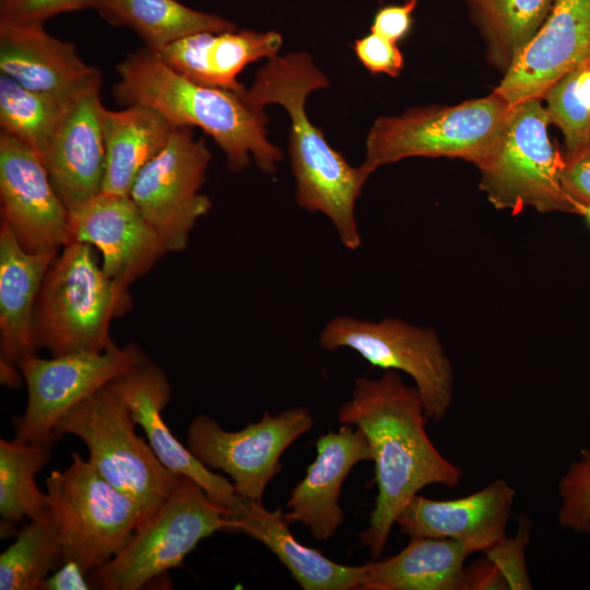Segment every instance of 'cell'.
<instances>
[{"label": "cell", "instance_id": "6da1fadb", "mask_svg": "<svg viewBox=\"0 0 590 590\" xmlns=\"http://www.w3.org/2000/svg\"><path fill=\"white\" fill-rule=\"evenodd\" d=\"M338 417L342 425L358 427L371 449L378 492L368 527L358 539L377 558L406 503L428 485L456 487L463 472L433 444L417 389L396 370L376 379L357 378Z\"/></svg>", "mask_w": 590, "mask_h": 590}, {"label": "cell", "instance_id": "7a4b0ae2", "mask_svg": "<svg viewBox=\"0 0 590 590\" xmlns=\"http://www.w3.org/2000/svg\"><path fill=\"white\" fill-rule=\"evenodd\" d=\"M329 80L306 52L274 57L241 93L252 106H282L291 119L288 153L295 179L296 201L309 212H319L332 223L341 244L356 250L362 243L355 206L369 177L352 166L327 141L306 114L307 96L327 87Z\"/></svg>", "mask_w": 590, "mask_h": 590}, {"label": "cell", "instance_id": "3957f363", "mask_svg": "<svg viewBox=\"0 0 590 590\" xmlns=\"http://www.w3.org/2000/svg\"><path fill=\"white\" fill-rule=\"evenodd\" d=\"M117 72L113 93L118 104L149 106L173 126L202 129L232 172L246 169L251 160L266 174L276 172L283 153L268 140V116L245 99V88L237 93L191 81L148 47L129 55Z\"/></svg>", "mask_w": 590, "mask_h": 590}, {"label": "cell", "instance_id": "277c9868", "mask_svg": "<svg viewBox=\"0 0 590 590\" xmlns=\"http://www.w3.org/2000/svg\"><path fill=\"white\" fill-rule=\"evenodd\" d=\"M133 306L129 288L109 279L94 249L71 241L59 250L43 281L34 311V339L51 355L104 352L115 318Z\"/></svg>", "mask_w": 590, "mask_h": 590}, {"label": "cell", "instance_id": "5b68a950", "mask_svg": "<svg viewBox=\"0 0 590 590\" xmlns=\"http://www.w3.org/2000/svg\"><path fill=\"white\" fill-rule=\"evenodd\" d=\"M509 104L495 91L452 106H428L376 119L366 138L361 167H379L408 157L460 158L481 166L500 137Z\"/></svg>", "mask_w": 590, "mask_h": 590}, {"label": "cell", "instance_id": "8992f818", "mask_svg": "<svg viewBox=\"0 0 590 590\" xmlns=\"http://www.w3.org/2000/svg\"><path fill=\"white\" fill-rule=\"evenodd\" d=\"M234 512L214 503L192 479L181 475L161 507L113 559L88 574L92 589L139 590L180 567L199 542L234 530Z\"/></svg>", "mask_w": 590, "mask_h": 590}, {"label": "cell", "instance_id": "52a82bcc", "mask_svg": "<svg viewBox=\"0 0 590 590\" xmlns=\"http://www.w3.org/2000/svg\"><path fill=\"white\" fill-rule=\"evenodd\" d=\"M137 425L129 408L106 386L68 411L55 435L80 438L88 450L90 463L140 506L144 523L181 475L158 460L150 444L137 435Z\"/></svg>", "mask_w": 590, "mask_h": 590}, {"label": "cell", "instance_id": "ba28073f", "mask_svg": "<svg viewBox=\"0 0 590 590\" xmlns=\"http://www.w3.org/2000/svg\"><path fill=\"white\" fill-rule=\"evenodd\" d=\"M45 484L64 563L74 560L87 574L117 556L143 523L140 506L78 452Z\"/></svg>", "mask_w": 590, "mask_h": 590}, {"label": "cell", "instance_id": "9c48e42d", "mask_svg": "<svg viewBox=\"0 0 590 590\" xmlns=\"http://www.w3.org/2000/svg\"><path fill=\"white\" fill-rule=\"evenodd\" d=\"M550 123L540 98L510 107L495 149L477 167L480 188L496 209L585 214L560 185L563 152L550 140Z\"/></svg>", "mask_w": 590, "mask_h": 590}, {"label": "cell", "instance_id": "30bf717a", "mask_svg": "<svg viewBox=\"0 0 590 590\" xmlns=\"http://www.w3.org/2000/svg\"><path fill=\"white\" fill-rule=\"evenodd\" d=\"M327 351L350 349L371 366L409 375L427 420L445 418L453 398V367L435 330L396 318L379 321L337 316L319 334Z\"/></svg>", "mask_w": 590, "mask_h": 590}, {"label": "cell", "instance_id": "8fae6325", "mask_svg": "<svg viewBox=\"0 0 590 590\" xmlns=\"http://www.w3.org/2000/svg\"><path fill=\"white\" fill-rule=\"evenodd\" d=\"M148 359L135 344L104 352H73L43 358L25 355L19 368L27 389L22 416L12 417L15 438L54 445L55 428L74 405Z\"/></svg>", "mask_w": 590, "mask_h": 590}, {"label": "cell", "instance_id": "7c38bea8", "mask_svg": "<svg viewBox=\"0 0 590 590\" xmlns=\"http://www.w3.org/2000/svg\"><path fill=\"white\" fill-rule=\"evenodd\" d=\"M212 154L191 127L175 126L164 148L140 170L129 196L164 243L184 251L212 202L200 192Z\"/></svg>", "mask_w": 590, "mask_h": 590}, {"label": "cell", "instance_id": "4fadbf2b", "mask_svg": "<svg viewBox=\"0 0 590 590\" xmlns=\"http://www.w3.org/2000/svg\"><path fill=\"white\" fill-rule=\"evenodd\" d=\"M312 426L314 417L303 406L274 416L266 412L258 422L236 432L200 414L188 426L187 447L206 467L227 474L238 496L261 502L281 470L282 453Z\"/></svg>", "mask_w": 590, "mask_h": 590}, {"label": "cell", "instance_id": "5bb4252c", "mask_svg": "<svg viewBox=\"0 0 590 590\" xmlns=\"http://www.w3.org/2000/svg\"><path fill=\"white\" fill-rule=\"evenodd\" d=\"M0 211L1 222L28 251H59L71 243L70 211L57 193L43 160L3 131Z\"/></svg>", "mask_w": 590, "mask_h": 590}, {"label": "cell", "instance_id": "9a60e30c", "mask_svg": "<svg viewBox=\"0 0 590 590\" xmlns=\"http://www.w3.org/2000/svg\"><path fill=\"white\" fill-rule=\"evenodd\" d=\"M69 229L71 241L88 244L99 251L105 274L125 288L167 252L129 194L102 191L70 211Z\"/></svg>", "mask_w": 590, "mask_h": 590}, {"label": "cell", "instance_id": "2e32d148", "mask_svg": "<svg viewBox=\"0 0 590 590\" xmlns=\"http://www.w3.org/2000/svg\"><path fill=\"white\" fill-rule=\"evenodd\" d=\"M590 67V0H556L494 90L509 106L540 98L559 78Z\"/></svg>", "mask_w": 590, "mask_h": 590}, {"label": "cell", "instance_id": "e0dca14e", "mask_svg": "<svg viewBox=\"0 0 590 590\" xmlns=\"http://www.w3.org/2000/svg\"><path fill=\"white\" fill-rule=\"evenodd\" d=\"M516 491L504 480L453 499L415 495L399 512L396 524L410 540L449 539L471 554L485 553L506 536Z\"/></svg>", "mask_w": 590, "mask_h": 590}, {"label": "cell", "instance_id": "ac0fdd59", "mask_svg": "<svg viewBox=\"0 0 590 590\" xmlns=\"http://www.w3.org/2000/svg\"><path fill=\"white\" fill-rule=\"evenodd\" d=\"M142 427L158 460L172 472L196 481L221 507L236 511L240 497L231 481L214 473L172 433L163 418L172 386L164 370L149 359L133 366L108 385Z\"/></svg>", "mask_w": 590, "mask_h": 590}, {"label": "cell", "instance_id": "d6986e66", "mask_svg": "<svg viewBox=\"0 0 590 590\" xmlns=\"http://www.w3.org/2000/svg\"><path fill=\"white\" fill-rule=\"evenodd\" d=\"M101 85L66 104L57 129L42 157L51 182L69 211L103 191L106 151L102 128Z\"/></svg>", "mask_w": 590, "mask_h": 590}, {"label": "cell", "instance_id": "ffe728a7", "mask_svg": "<svg viewBox=\"0 0 590 590\" xmlns=\"http://www.w3.org/2000/svg\"><path fill=\"white\" fill-rule=\"evenodd\" d=\"M0 71L63 105L102 85L101 72L82 60L75 46L49 35L43 24H0Z\"/></svg>", "mask_w": 590, "mask_h": 590}, {"label": "cell", "instance_id": "44dd1931", "mask_svg": "<svg viewBox=\"0 0 590 590\" xmlns=\"http://www.w3.org/2000/svg\"><path fill=\"white\" fill-rule=\"evenodd\" d=\"M59 251L24 249L11 229L0 224V378L21 385L20 361L34 354V311L45 275Z\"/></svg>", "mask_w": 590, "mask_h": 590}, {"label": "cell", "instance_id": "7402d4cb", "mask_svg": "<svg viewBox=\"0 0 590 590\" xmlns=\"http://www.w3.org/2000/svg\"><path fill=\"white\" fill-rule=\"evenodd\" d=\"M316 448V459L292 489L284 517L303 523L314 538L328 540L344 520L339 504L343 482L357 463L373 461V453L365 434L351 425L320 436Z\"/></svg>", "mask_w": 590, "mask_h": 590}, {"label": "cell", "instance_id": "603a6c76", "mask_svg": "<svg viewBox=\"0 0 590 590\" xmlns=\"http://www.w3.org/2000/svg\"><path fill=\"white\" fill-rule=\"evenodd\" d=\"M281 46L282 36L275 31L234 28L193 33L153 51L191 81L239 93L245 87L237 76L245 67L276 57Z\"/></svg>", "mask_w": 590, "mask_h": 590}, {"label": "cell", "instance_id": "cb8c5ba5", "mask_svg": "<svg viewBox=\"0 0 590 590\" xmlns=\"http://www.w3.org/2000/svg\"><path fill=\"white\" fill-rule=\"evenodd\" d=\"M233 519V531L261 542L288 569L304 590L359 589L364 565L335 563L321 552L298 542L281 508L270 511L261 502L240 497Z\"/></svg>", "mask_w": 590, "mask_h": 590}, {"label": "cell", "instance_id": "d4e9b609", "mask_svg": "<svg viewBox=\"0 0 590 590\" xmlns=\"http://www.w3.org/2000/svg\"><path fill=\"white\" fill-rule=\"evenodd\" d=\"M470 555L449 539H412L398 554L364 565L359 590H463Z\"/></svg>", "mask_w": 590, "mask_h": 590}, {"label": "cell", "instance_id": "484cf974", "mask_svg": "<svg viewBox=\"0 0 590 590\" xmlns=\"http://www.w3.org/2000/svg\"><path fill=\"white\" fill-rule=\"evenodd\" d=\"M101 119L106 151L103 192L129 194L135 177L164 148L175 126L144 105L121 110L103 106Z\"/></svg>", "mask_w": 590, "mask_h": 590}, {"label": "cell", "instance_id": "4316f807", "mask_svg": "<svg viewBox=\"0 0 590 590\" xmlns=\"http://www.w3.org/2000/svg\"><path fill=\"white\" fill-rule=\"evenodd\" d=\"M96 11L108 23L133 30L152 50L193 33L235 28L226 19L177 0H102Z\"/></svg>", "mask_w": 590, "mask_h": 590}, {"label": "cell", "instance_id": "83f0119b", "mask_svg": "<svg viewBox=\"0 0 590 590\" xmlns=\"http://www.w3.org/2000/svg\"><path fill=\"white\" fill-rule=\"evenodd\" d=\"M48 444L28 442L14 437L0 439V533L1 538L15 535L24 519L47 517V493L36 484V474L51 456Z\"/></svg>", "mask_w": 590, "mask_h": 590}, {"label": "cell", "instance_id": "f1b7e54d", "mask_svg": "<svg viewBox=\"0 0 590 590\" xmlns=\"http://www.w3.org/2000/svg\"><path fill=\"white\" fill-rule=\"evenodd\" d=\"M486 43L487 58L504 73L545 22L556 0H464Z\"/></svg>", "mask_w": 590, "mask_h": 590}, {"label": "cell", "instance_id": "f546056e", "mask_svg": "<svg viewBox=\"0 0 590 590\" xmlns=\"http://www.w3.org/2000/svg\"><path fill=\"white\" fill-rule=\"evenodd\" d=\"M64 558L50 518L31 520L0 556L1 590H40L45 579Z\"/></svg>", "mask_w": 590, "mask_h": 590}, {"label": "cell", "instance_id": "4dcf8cb0", "mask_svg": "<svg viewBox=\"0 0 590 590\" xmlns=\"http://www.w3.org/2000/svg\"><path fill=\"white\" fill-rule=\"evenodd\" d=\"M63 104L43 93L28 90L10 76L0 74L1 131L43 157L61 119Z\"/></svg>", "mask_w": 590, "mask_h": 590}, {"label": "cell", "instance_id": "1f68e13d", "mask_svg": "<svg viewBox=\"0 0 590 590\" xmlns=\"http://www.w3.org/2000/svg\"><path fill=\"white\" fill-rule=\"evenodd\" d=\"M543 101L551 123L563 133L565 152L590 143V67L577 68L559 78L547 88Z\"/></svg>", "mask_w": 590, "mask_h": 590}, {"label": "cell", "instance_id": "d6a6232c", "mask_svg": "<svg viewBox=\"0 0 590 590\" xmlns=\"http://www.w3.org/2000/svg\"><path fill=\"white\" fill-rule=\"evenodd\" d=\"M560 504L558 524L576 533H585L590 520V447L579 452L558 482Z\"/></svg>", "mask_w": 590, "mask_h": 590}, {"label": "cell", "instance_id": "836d02e7", "mask_svg": "<svg viewBox=\"0 0 590 590\" xmlns=\"http://www.w3.org/2000/svg\"><path fill=\"white\" fill-rule=\"evenodd\" d=\"M102 0H0V24H44L59 13L95 9Z\"/></svg>", "mask_w": 590, "mask_h": 590}, {"label": "cell", "instance_id": "e575fe53", "mask_svg": "<svg viewBox=\"0 0 590 590\" xmlns=\"http://www.w3.org/2000/svg\"><path fill=\"white\" fill-rule=\"evenodd\" d=\"M528 541L529 527L523 522L516 538H506L484 553L499 568L509 589L532 588L524 563V548Z\"/></svg>", "mask_w": 590, "mask_h": 590}, {"label": "cell", "instance_id": "d590c367", "mask_svg": "<svg viewBox=\"0 0 590 590\" xmlns=\"http://www.w3.org/2000/svg\"><path fill=\"white\" fill-rule=\"evenodd\" d=\"M359 62L374 74L398 76L404 67V58L396 43L370 32L353 44Z\"/></svg>", "mask_w": 590, "mask_h": 590}, {"label": "cell", "instance_id": "8d00e7d4", "mask_svg": "<svg viewBox=\"0 0 590 590\" xmlns=\"http://www.w3.org/2000/svg\"><path fill=\"white\" fill-rule=\"evenodd\" d=\"M558 175L565 192L586 212L590 206V143L578 151L564 152Z\"/></svg>", "mask_w": 590, "mask_h": 590}, {"label": "cell", "instance_id": "74e56055", "mask_svg": "<svg viewBox=\"0 0 590 590\" xmlns=\"http://www.w3.org/2000/svg\"><path fill=\"white\" fill-rule=\"evenodd\" d=\"M417 2L418 0H405L401 4L381 7L374 15L370 32L398 44L411 30L412 13Z\"/></svg>", "mask_w": 590, "mask_h": 590}, {"label": "cell", "instance_id": "f35d334b", "mask_svg": "<svg viewBox=\"0 0 590 590\" xmlns=\"http://www.w3.org/2000/svg\"><path fill=\"white\" fill-rule=\"evenodd\" d=\"M509 589L499 568L487 557L464 569L463 590Z\"/></svg>", "mask_w": 590, "mask_h": 590}, {"label": "cell", "instance_id": "ab89813d", "mask_svg": "<svg viewBox=\"0 0 590 590\" xmlns=\"http://www.w3.org/2000/svg\"><path fill=\"white\" fill-rule=\"evenodd\" d=\"M92 589L88 574L74 560H68L52 571L42 583L40 590H88Z\"/></svg>", "mask_w": 590, "mask_h": 590}, {"label": "cell", "instance_id": "60d3db41", "mask_svg": "<svg viewBox=\"0 0 590 590\" xmlns=\"http://www.w3.org/2000/svg\"><path fill=\"white\" fill-rule=\"evenodd\" d=\"M583 216H585L587 223H588L589 226H590V206L586 210Z\"/></svg>", "mask_w": 590, "mask_h": 590}, {"label": "cell", "instance_id": "b9f144b4", "mask_svg": "<svg viewBox=\"0 0 590 590\" xmlns=\"http://www.w3.org/2000/svg\"><path fill=\"white\" fill-rule=\"evenodd\" d=\"M585 534H588L590 536V520L588 521Z\"/></svg>", "mask_w": 590, "mask_h": 590}]
</instances>
